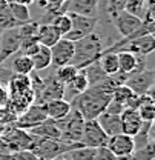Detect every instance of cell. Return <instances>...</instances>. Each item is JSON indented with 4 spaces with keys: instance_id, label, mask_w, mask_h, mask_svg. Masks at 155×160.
Segmentation results:
<instances>
[{
    "instance_id": "6da1fadb",
    "label": "cell",
    "mask_w": 155,
    "mask_h": 160,
    "mask_svg": "<svg viewBox=\"0 0 155 160\" xmlns=\"http://www.w3.org/2000/svg\"><path fill=\"white\" fill-rule=\"evenodd\" d=\"M111 94L101 91L98 86H89L81 94H78L71 102V106L75 108L85 120H95L106 109L108 103L111 102Z\"/></svg>"
},
{
    "instance_id": "7a4b0ae2",
    "label": "cell",
    "mask_w": 155,
    "mask_h": 160,
    "mask_svg": "<svg viewBox=\"0 0 155 160\" xmlns=\"http://www.w3.org/2000/svg\"><path fill=\"white\" fill-rule=\"evenodd\" d=\"M103 49H104V45L101 37L95 32H91L89 36L74 42V56L69 65L75 66L77 69H83L89 66L91 63L97 62Z\"/></svg>"
},
{
    "instance_id": "3957f363",
    "label": "cell",
    "mask_w": 155,
    "mask_h": 160,
    "mask_svg": "<svg viewBox=\"0 0 155 160\" xmlns=\"http://www.w3.org/2000/svg\"><path fill=\"white\" fill-rule=\"evenodd\" d=\"M32 137L34 139H32V145H31L29 151L43 160H49L58 157V156H63L68 151L81 146L80 143H66V142H60V140L41 139L37 136H32Z\"/></svg>"
},
{
    "instance_id": "277c9868",
    "label": "cell",
    "mask_w": 155,
    "mask_h": 160,
    "mask_svg": "<svg viewBox=\"0 0 155 160\" xmlns=\"http://www.w3.org/2000/svg\"><path fill=\"white\" fill-rule=\"evenodd\" d=\"M54 122H56L57 128L60 129V132H61V140L63 142H66V143H80L81 134H83V126H85V119L81 117V114L75 108L71 106V111L65 117L54 120Z\"/></svg>"
},
{
    "instance_id": "5b68a950",
    "label": "cell",
    "mask_w": 155,
    "mask_h": 160,
    "mask_svg": "<svg viewBox=\"0 0 155 160\" xmlns=\"http://www.w3.org/2000/svg\"><path fill=\"white\" fill-rule=\"evenodd\" d=\"M68 16L71 19V29L63 37L71 40V42H77V40L89 36L91 32L95 31V28L98 25V17L80 16V14H75V12H68Z\"/></svg>"
},
{
    "instance_id": "8992f818",
    "label": "cell",
    "mask_w": 155,
    "mask_h": 160,
    "mask_svg": "<svg viewBox=\"0 0 155 160\" xmlns=\"http://www.w3.org/2000/svg\"><path fill=\"white\" fill-rule=\"evenodd\" d=\"M20 46H22V37L19 34V26L5 29L0 37V66L12 56H16L20 51Z\"/></svg>"
},
{
    "instance_id": "52a82bcc",
    "label": "cell",
    "mask_w": 155,
    "mask_h": 160,
    "mask_svg": "<svg viewBox=\"0 0 155 160\" xmlns=\"http://www.w3.org/2000/svg\"><path fill=\"white\" fill-rule=\"evenodd\" d=\"M155 82V71L154 69H138L135 72H132L128 80H126V86L131 88V91L134 94H149L152 92Z\"/></svg>"
},
{
    "instance_id": "ba28073f",
    "label": "cell",
    "mask_w": 155,
    "mask_h": 160,
    "mask_svg": "<svg viewBox=\"0 0 155 160\" xmlns=\"http://www.w3.org/2000/svg\"><path fill=\"white\" fill-rule=\"evenodd\" d=\"M108 136L104 134V131L101 129V126L98 125L97 119L95 120H85V126H83V134L80 143L83 146H89V148H100V146H106L108 143Z\"/></svg>"
},
{
    "instance_id": "9c48e42d",
    "label": "cell",
    "mask_w": 155,
    "mask_h": 160,
    "mask_svg": "<svg viewBox=\"0 0 155 160\" xmlns=\"http://www.w3.org/2000/svg\"><path fill=\"white\" fill-rule=\"evenodd\" d=\"M48 119L41 105L37 103H32L26 111H23L20 116H17V120L14 122V125L20 128V129H25V131H29L36 126H39L40 123H43L45 120Z\"/></svg>"
},
{
    "instance_id": "30bf717a",
    "label": "cell",
    "mask_w": 155,
    "mask_h": 160,
    "mask_svg": "<svg viewBox=\"0 0 155 160\" xmlns=\"http://www.w3.org/2000/svg\"><path fill=\"white\" fill-rule=\"evenodd\" d=\"M49 49H51V66L60 68L63 65L71 63L72 56H74V42L61 37Z\"/></svg>"
},
{
    "instance_id": "8fae6325",
    "label": "cell",
    "mask_w": 155,
    "mask_h": 160,
    "mask_svg": "<svg viewBox=\"0 0 155 160\" xmlns=\"http://www.w3.org/2000/svg\"><path fill=\"white\" fill-rule=\"evenodd\" d=\"M63 92H65V85L60 83L54 77V72H52L49 77H43V88L39 92V96L36 97L34 103L43 105V103L51 102V100L63 99Z\"/></svg>"
},
{
    "instance_id": "7c38bea8",
    "label": "cell",
    "mask_w": 155,
    "mask_h": 160,
    "mask_svg": "<svg viewBox=\"0 0 155 160\" xmlns=\"http://www.w3.org/2000/svg\"><path fill=\"white\" fill-rule=\"evenodd\" d=\"M106 148L115 154L117 157H128L131 156L134 151H135V142H134V137L128 136V134H117V136H111L108 139V143H106Z\"/></svg>"
},
{
    "instance_id": "4fadbf2b",
    "label": "cell",
    "mask_w": 155,
    "mask_h": 160,
    "mask_svg": "<svg viewBox=\"0 0 155 160\" xmlns=\"http://www.w3.org/2000/svg\"><path fill=\"white\" fill-rule=\"evenodd\" d=\"M111 20H112L114 26L117 28V31L121 34V37L131 36L132 32H135L137 29L141 26V23H143V19H140V17H137L134 14L128 12L126 9L120 11L115 17Z\"/></svg>"
},
{
    "instance_id": "5bb4252c",
    "label": "cell",
    "mask_w": 155,
    "mask_h": 160,
    "mask_svg": "<svg viewBox=\"0 0 155 160\" xmlns=\"http://www.w3.org/2000/svg\"><path fill=\"white\" fill-rule=\"evenodd\" d=\"M100 0H66L61 6V12H75L80 16L98 17Z\"/></svg>"
},
{
    "instance_id": "9a60e30c",
    "label": "cell",
    "mask_w": 155,
    "mask_h": 160,
    "mask_svg": "<svg viewBox=\"0 0 155 160\" xmlns=\"http://www.w3.org/2000/svg\"><path fill=\"white\" fill-rule=\"evenodd\" d=\"M155 49V36L154 34H146V36H141V37H137V39L129 40L121 51H131L134 52L135 56H149L152 51Z\"/></svg>"
},
{
    "instance_id": "2e32d148",
    "label": "cell",
    "mask_w": 155,
    "mask_h": 160,
    "mask_svg": "<svg viewBox=\"0 0 155 160\" xmlns=\"http://www.w3.org/2000/svg\"><path fill=\"white\" fill-rule=\"evenodd\" d=\"M118 57V71L124 72V74H132L138 69L144 68V59L143 56H135L131 51H118L117 52Z\"/></svg>"
},
{
    "instance_id": "e0dca14e",
    "label": "cell",
    "mask_w": 155,
    "mask_h": 160,
    "mask_svg": "<svg viewBox=\"0 0 155 160\" xmlns=\"http://www.w3.org/2000/svg\"><path fill=\"white\" fill-rule=\"evenodd\" d=\"M120 122H121V132L128 134L131 137H135L137 132L140 131L143 120L140 117L137 109H131V108H124L123 112L120 114Z\"/></svg>"
},
{
    "instance_id": "ac0fdd59",
    "label": "cell",
    "mask_w": 155,
    "mask_h": 160,
    "mask_svg": "<svg viewBox=\"0 0 155 160\" xmlns=\"http://www.w3.org/2000/svg\"><path fill=\"white\" fill-rule=\"evenodd\" d=\"M45 114L48 119L58 120L61 117H65L69 111H71V103L66 102L65 99H57V100H51L41 105Z\"/></svg>"
},
{
    "instance_id": "d6986e66",
    "label": "cell",
    "mask_w": 155,
    "mask_h": 160,
    "mask_svg": "<svg viewBox=\"0 0 155 160\" xmlns=\"http://www.w3.org/2000/svg\"><path fill=\"white\" fill-rule=\"evenodd\" d=\"M28 132L32 134V136L41 137V139H51V140H60V142H63L61 140V132H60V129L57 128L56 122L52 119H46L43 123H40L39 126L29 129Z\"/></svg>"
},
{
    "instance_id": "ffe728a7",
    "label": "cell",
    "mask_w": 155,
    "mask_h": 160,
    "mask_svg": "<svg viewBox=\"0 0 155 160\" xmlns=\"http://www.w3.org/2000/svg\"><path fill=\"white\" fill-rule=\"evenodd\" d=\"M97 122L108 137L117 136L121 132V122H120V116H117V114H109V112L103 111L97 117Z\"/></svg>"
},
{
    "instance_id": "44dd1931",
    "label": "cell",
    "mask_w": 155,
    "mask_h": 160,
    "mask_svg": "<svg viewBox=\"0 0 155 160\" xmlns=\"http://www.w3.org/2000/svg\"><path fill=\"white\" fill-rule=\"evenodd\" d=\"M61 39L60 32L56 29L52 23H39V31H37V40L40 45L51 48Z\"/></svg>"
},
{
    "instance_id": "7402d4cb",
    "label": "cell",
    "mask_w": 155,
    "mask_h": 160,
    "mask_svg": "<svg viewBox=\"0 0 155 160\" xmlns=\"http://www.w3.org/2000/svg\"><path fill=\"white\" fill-rule=\"evenodd\" d=\"M9 60H11V68H9V69H11L14 74L29 76V74L34 71L32 60H31V57H28V56H23V54L17 52L16 56H12Z\"/></svg>"
},
{
    "instance_id": "603a6c76",
    "label": "cell",
    "mask_w": 155,
    "mask_h": 160,
    "mask_svg": "<svg viewBox=\"0 0 155 160\" xmlns=\"http://www.w3.org/2000/svg\"><path fill=\"white\" fill-rule=\"evenodd\" d=\"M20 23L12 17L9 3L6 0H0V31L9 29V28H17Z\"/></svg>"
},
{
    "instance_id": "cb8c5ba5",
    "label": "cell",
    "mask_w": 155,
    "mask_h": 160,
    "mask_svg": "<svg viewBox=\"0 0 155 160\" xmlns=\"http://www.w3.org/2000/svg\"><path fill=\"white\" fill-rule=\"evenodd\" d=\"M32 65H34V71H43L46 68L51 66V49L48 46L40 45L39 51L31 57Z\"/></svg>"
},
{
    "instance_id": "d4e9b609",
    "label": "cell",
    "mask_w": 155,
    "mask_h": 160,
    "mask_svg": "<svg viewBox=\"0 0 155 160\" xmlns=\"http://www.w3.org/2000/svg\"><path fill=\"white\" fill-rule=\"evenodd\" d=\"M98 63L101 66V69L106 72V76L115 74L118 72V57L117 52H101Z\"/></svg>"
},
{
    "instance_id": "484cf974",
    "label": "cell",
    "mask_w": 155,
    "mask_h": 160,
    "mask_svg": "<svg viewBox=\"0 0 155 160\" xmlns=\"http://www.w3.org/2000/svg\"><path fill=\"white\" fill-rule=\"evenodd\" d=\"M9 9H11L12 17L17 20L20 25L28 23V22L32 20V17H31V11H29V6H26V5H22V3H17V2H12V3H9Z\"/></svg>"
},
{
    "instance_id": "4316f807",
    "label": "cell",
    "mask_w": 155,
    "mask_h": 160,
    "mask_svg": "<svg viewBox=\"0 0 155 160\" xmlns=\"http://www.w3.org/2000/svg\"><path fill=\"white\" fill-rule=\"evenodd\" d=\"M85 69V72H86V77H88V82H89V86H92V85H97L100 83L103 79H106L108 76H106V72L101 69V66H100V63L97 62H94V63H91L89 66H86V68H83Z\"/></svg>"
},
{
    "instance_id": "83f0119b",
    "label": "cell",
    "mask_w": 155,
    "mask_h": 160,
    "mask_svg": "<svg viewBox=\"0 0 155 160\" xmlns=\"http://www.w3.org/2000/svg\"><path fill=\"white\" fill-rule=\"evenodd\" d=\"M155 157V145L154 140L146 143L141 148H137L135 151L128 157V160H154Z\"/></svg>"
},
{
    "instance_id": "f1b7e54d",
    "label": "cell",
    "mask_w": 155,
    "mask_h": 160,
    "mask_svg": "<svg viewBox=\"0 0 155 160\" xmlns=\"http://www.w3.org/2000/svg\"><path fill=\"white\" fill-rule=\"evenodd\" d=\"M77 72H78L77 68L68 63V65H63V66H60V68H56V71H54V77H56L60 83L66 85V83H69L71 80L75 77Z\"/></svg>"
},
{
    "instance_id": "f546056e",
    "label": "cell",
    "mask_w": 155,
    "mask_h": 160,
    "mask_svg": "<svg viewBox=\"0 0 155 160\" xmlns=\"http://www.w3.org/2000/svg\"><path fill=\"white\" fill-rule=\"evenodd\" d=\"M69 160H94L95 156V148H89V146H78L71 151L66 152Z\"/></svg>"
},
{
    "instance_id": "4dcf8cb0",
    "label": "cell",
    "mask_w": 155,
    "mask_h": 160,
    "mask_svg": "<svg viewBox=\"0 0 155 160\" xmlns=\"http://www.w3.org/2000/svg\"><path fill=\"white\" fill-rule=\"evenodd\" d=\"M51 23L56 26V29L60 32V36H61V37H63V36H66V34H68V31L71 29V19H69L68 12H63V14L56 16V17L52 19Z\"/></svg>"
},
{
    "instance_id": "1f68e13d",
    "label": "cell",
    "mask_w": 155,
    "mask_h": 160,
    "mask_svg": "<svg viewBox=\"0 0 155 160\" xmlns=\"http://www.w3.org/2000/svg\"><path fill=\"white\" fill-rule=\"evenodd\" d=\"M132 96H134V92L131 91V88L126 86V85H121V86H118V88L114 89L111 99L114 102H117V103H120V105H123V106H126V102L131 99Z\"/></svg>"
},
{
    "instance_id": "d6a6232c",
    "label": "cell",
    "mask_w": 155,
    "mask_h": 160,
    "mask_svg": "<svg viewBox=\"0 0 155 160\" xmlns=\"http://www.w3.org/2000/svg\"><path fill=\"white\" fill-rule=\"evenodd\" d=\"M128 12L134 14L137 17L143 19L144 9H146V0H126V8Z\"/></svg>"
},
{
    "instance_id": "836d02e7",
    "label": "cell",
    "mask_w": 155,
    "mask_h": 160,
    "mask_svg": "<svg viewBox=\"0 0 155 160\" xmlns=\"http://www.w3.org/2000/svg\"><path fill=\"white\" fill-rule=\"evenodd\" d=\"M124 8H126V0H106V12L109 19H114Z\"/></svg>"
},
{
    "instance_id": "e575fe53",
    "label": "cell",
    "mask_w": 155,
    "mask_h": 160,
    "mask_svg": "<svg viewBox=\"0 0 155 160\" xmlns=\"http://www.w3.org/2000/svg\"><path fill=\"white\" fill-rule=\"evenodd\" d=\"M94 160H118V157L115 154H112L106 146H100V148H95Z\"/></svg>"
},
{
    "instance_id": "d590c367",
    "label": "cell",
    "mask_w": 155,
    "mask_h": 160,
    "mask_svg": "<svg viewBox=\"0 0 155 160\" xmlns=\"http://www.w3.org/2000/svg\"><path fill=\"white\" fill-rule=\"evenodd\" d=\"M123 109H124V106L123 105H120V103H117L114 100L111 99V102L108 103V106H106V112H109V114H117V116H120L121 112H123Z\"/></svg>"
},
{
    "instance_id": "8d00e7d4",
    "label": "cell",
    "mask_w": 155,
    "mask_h": 160,
    "mask_svg": "<svg viewBox=\"0 0 155 160\" xmlns=\"http://www.w3.org/2000/svg\"><path fill=\"white\" fill-rule=\"evenodd\" d=\"M17 3H22V5H26V6H31L34 3V0H16Z\"/></svg>"
},
{
    "instance_id": "74e56055",
    "label": "cell",
    "mask_w": 155,
    "mask_h": 160,
    "mask_svg": "<svg viewBox=\"0 0 155 160\" xmlns=\"http://www.w3.org/2000/svg\"><path fill=\"white\" fill-rule=\"evenodd\" d=\"M49 160H68V159H65L63 156H58V157H54V159H49Z\"/></svg>"
},
{
    "instance_id": "f35d334b",
    "label": "cell",
    "mask_w": 155,
    "mask_h": 160,
    "mask_svg": "<svg viewBox=\"0 0 155 160\" xmlns=\"http://www.w3.org/2000/svg\"><path fill=\"white\" fill-rule=\"evenodd\" d=\"M5 128H6V126H5V125H2V123H0V136H2V134H3V131H5Z\"/></svg>"
},
{
    "instance_id": "ab89813d",
    "label": "cell",
    "mask_w": 155,
    "mask_h": 160,
    "mask_svg": "<svg viewBox=\"0 0 155 160\" xmlns=\"http://www.w3.org/2000/svg\"><path fill=\"white\" fill-rule=\"evenodd\" d=\"M2 32H3V31H0V37H2Z\"/></svg>"
}]
</instances>
